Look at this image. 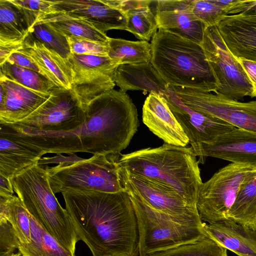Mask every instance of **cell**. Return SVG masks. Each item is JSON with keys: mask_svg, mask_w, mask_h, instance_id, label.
Masks as SVG:
<instances>
[{"mask_svg": "<svg viewBox=\"0 0 256 256\" xmlns=\"http://www.w3.org/2000/svg\"><path fill=\"white\" fill-rule=\"evenodd\" d=\"M150 44V62L168 86L218 91V84L200 44L162 30Z\"/></svg>", "mask_w": 256, "mask_h": 256, "instance_id": "277c9868", "label": "cell"}, {"mask_svg": "<svg viewBox=\"0 0 256 256\" xmlns=\"http://www.w3.org/2000/svg\"><path fill=\"white\" fill-rule=\"evenodd\" d=\"M142 120L156 136L168 144L186 146L189 140L163 96L150 92L142 107Z\"/></svg>", "mask_w": 256, "mask_h": 256, "instance_id": "d6986e66", "label": "cell"}, {"mask_svg": "<svg viewBox=\"0 0 256 256\" xmlns=\"http://www.w3.org/2000/svg\"><path fill=\"white\" fill-rule=\"evenodd\" d=\"M84 105L72 90L56 87L34 113L16 124L37 130L68 132L86 122Z\"/></svg>", "mask_w": 256, "mask_h": 256, "instance_id": "8fae6325", "label": "cell"}, {"mask_svg": "<svg viewBox=\"0 0 256 256\" xmlns=\"http://www.w3.org/2000/svg\"><path fill=\"white\" fill-rule=\"evenodd\" d=\"M108 46V56L119 65H138L150 62L152 46L147 41H130L110 38Z\"/></svg>", "mask_w": 256, "mask_h": 256, "instance_id": "f1b7e54d", "label": "cell"}, {"mask_svg": "<svg viewBox=\"0 0 256 256\" xmlns=\"http://www.w3.org/2000/svg\"><path fill=\"white\" fill-rule=\"evenodd\" d=\"M10 0L18 8L30 30L44 16L54 12L52 8L54 1L42 0Z\"/></svg>", "mask_w": 256, "mask_h": 256, "instance_id": "e575fe53", "label": "cell"}, {"mask_svg": "<svg viewBox=\"0 0 256 256\" xmlns=\"http://www.w3.org/2000/svg\"><path fill=\"white\" fill-rule=\"evenodd\" d=\"M118 160L94 154L88 159L62 162L45 168L54 194L68 191L116 193L126 190L118 172Z\"/></svg>", "mask_w": 256, "mask_h": 256, "instance_id": "52a82bcc", "label": "cell"}, {"mask_svg": "<svg viewBox=\"0 0 256 256\" xmlns=\"http://www.w3.org/2000/svg\"><path fill=\"white\" fill-rule=\"evenodd\" d=\"M246 74L252 86V98H256V61L237 58Z\"/></svg>", "mask_w": 256, "mask_h": 256, "instance_id": "60d3db41", "label": "cell"}, {"mask_svg": "<svg viewBox=\"0 0 256 256\" xmlns=\"http://www.w3.org/2000/svg\"><path fill=\"white\" fill-rule=\"evenodd\" d=\"M118 172L126 190L138 196L149 206L173 216L198 214L196 207L188 205L174 190L147 178L131 174L119 166Z\"/></svg>", "mask_w": 256, "mask_h": 256, "instance_id": "5bb4252c", "label": "cell"}, {"mask_svg": "<svg viewBox=\"0 0 256 256\" xmlns=\"http://www.w3.org/2000/svg\"><path fill=\"white\" fill-rule=\"evenodd\" d=\"M6 62L12 64L32 70L43 75L41 70L32 58L17 51L12 52Z\"/></svg>", "mask_w": 256, "mask_h": 256, "instance_id": "f35d334b", "label": "cell"}, {"mask_svg": "<svg viewBox=\"0 0 256 256\" xmlns=\"http://www.w3.org/2000/svg\"><path fill=\"white\" fill-rule=\"evenodd\" d=\"M204 228L210 238L238 256H256V226L228 220Z\"/></svg>", "mask_w": 256, "mask_h": 256, "instance_id": "7402d4cb", "label": "cell"}, {"mask_svg": "<svg viewBox=\"0 0 256 256\" xmlns=\"http://www.w3.org/2000/svg\"><path fill=\"white\" fill-rule=\"evenodd\" d=\"M30 220L31 242L27 244L20 242L18 248V252L22 256H75L30 214Z\"/></svg>", "mask_w": 256, "mask_h": 256, "instance_id": "4316f807", "label": "cell"}, {"mask_svg": "<svg viewBox=\"0 0 256 256\" xmlns=\"http://www.w3.org/2000/svg\"><path fill=\"white\" fill-rule=\"evenodd\" d=\"M29 28L18 8L0 0V45L22 44Z\"/></svg>", "mask_w": 256, "mask_h": 256, "instance_id": "83f0119b", "label": "cell"}, {"mask_svg": "<svg viewBox=\"0 0 256 256\" xmlns=\"http://www.w3.org/2000/svg\"><path fill=\"white\" fill-rule=\"evenodd\" d=\"M144 256H227L226 249L208 237Z\"/></svg>", "mask_w": 256, "mask_h": 256, "instance_id": "d6a6232c", "label": "cell"}, {"mask_svg": "<svg viewBox=\"0 0 256 256\" xmlns=\"http://www.w3.org/2000/svg\"><path fill=\"white\" fill-rule=\"evenodd\" d=\"M0 76L39 92L50 94L56 87L53 82L40 73L10 64L7 62L0 65Z\"/></svg>", "mask_w": 256, "mask_h": 256, "instance_id": "1f68e13d", "label": "cell"}, {"mask_svg": "<svg viewBox=\"0 0 256 256\" xmlns=\"http://www.w3.org/2000/svg\"><path fill=\"white\" fill-rule=\"evenodd\" d=\"M66 61L72 72L71 90L84 106L102 93L114 89V74L120 65L108 56L72 53Z\"/></svg>", "mask_w": 256, "mask_h": 256, "instance_id": "7c38bea8", "label": "cell"}, {"mask_svg": "<svg viewBox=\"0 0 256 256\" xmlns=\"http://www.w3.org/2000/svg\"><path fill=\"white\" fill-rule=\"evenodd\" d=\"M169 88V87H168ZM168 106L189 140L196 155L200 156L202 145L236 128L218 118L204 115L188 108L169 88L165 97Z\"/></svg>", "mask_w": 256, "mask_h": 256, "instance_id": "4fadbf2b", "label": "cell"}, {"mask_svg": "<svg viewBox=\"0 0 256 256\" xmlns=\"http://www.w3.org/2000/svg\"><path fill=\"white\" fill-rule=\"evenodd\" d=\"M20 244L12 226L6 219H0V256H10Z\"/></svg>", "mask_w": 256, "mask_h": 256, "instance_id": "74e56055", "label": "cell"}, {"mask_svg": "<svg viewBox=\"0 0 256 256\" xmlns=\"http://www.w3.org/2000/svg\"><path fill=\"white\" fill-rule=\"evenodd\" d=\"M22 44L0 45V65L6 62L9 56L20 49Z\"/></svg>", "mask_w": 256, "mask_h": 256, "instance_id": "b9f144b4", "label": "cell"}, {"mask_svg": "<svg viewBox=\"0 0 256 256\" xmlns=\"http://www.w3.org/2000/svg\"><path fill=\"white\" fill-rule=\"evenodd\" d=\"M26 36L40 42L66 60L72 54L66 37L46 23L36 22Z\"/></svg>", "mask_w": 256, "mask_h": 256, "instance_id": "836d02e7", "label": "cell"}, {"mask_svg": "<svg viewBox=\"0 0 256 256\" xmlns=\"http://www.w3.org/2000/svg\"><path fill=\"white\" fill-rule=\"evenodd\" d=\"M238 0H212V2L216 5L224 8H228Z\"/></svg>", "mask_w": 256, "mask_h": 256, "instance_id": "ee69618b", "label": "cell"}, {"mask_svg": "<svg viewBox=\"0 0 256 256\" xmlns=\"http://www.w3.org/2000/svg\"><path fill=\"white\" fill-rule=\"evenodd\" d=\"M0 196H14V190L10 180L0 175Z\"/></svg>", "mask_w": 256, "mask_h": 256, "instance_id": "7bdbcfd3", "label": "cell"}, {"mask_svg": "<svg viewBox=\"0 0 256 256\" xmlns=\"http://www.w3.org/2000/svg\"><path fill=\"white\" fill-rule=\"evenodd\" d=\"M180 101L204 115L222 120L235 128L256 133V100L240 102L219 94L168 86Z\"/></svg>", "mask_w": 256, "mask_h": 256, "instance_id": "30bf717a", "label": "cell"}, {"mask_svg": "<svg viewBox=\"0 0 256 256\" xmlns=\"http://www.w3.org/2000/svg\"><path fill=\"white\" fill-rule=\"evenodd\" d=\"M46 154L37 146L0 132V175L10 180L39 164Z\"/></svg>", "mask_w": 256, "mask_h": 256, "instance_id": "603a6c76", "label": "cell"}, {"mask_svg": "<svg viewBox=\"0 0 256 256\" xmlns=\"http://www.w3.org/2000/svg\"><path fill=\"white\" fill-rule=\"evenodd\" d=\"M109 6L120 12L127 22L126 30L140 40L147 41L158 30L152 3L146 0H101Z\"/></svg>", "mask_w": 256, "mask_h": 256, "instance_id": "d4e9b609", "label": "cell"}, {"mask_svg": "<svg viewBox=\"0 0 256 256\" xmlns=\"http://www.w3.org/2000/svg\"><path fill=\"white\" fill-rule=\"evenodd\" d=\"M200 45L219 86L216 93L236 100L250 96L252 84L238 59L225 46L215 25L206 28Z\"/></svg>", "mask_w": 256, "mask_h": 256, "instance_id": "9c48e42d", "label": "cell"}, {"mask_svg": "<svg viewBox=\"0 0 256 256\" xmlns=\"http://www.w3.org/2000/svg\"><path fill=\"white\" fill-rule=\"evenodd\" d=\"M10 256H22V254L20 252H18V253H16V254H13Z\"/></svg>", "mask_w": 256, "mask_h": 256, "instance_id": "f6af8a7d", "label": "cell"}, {"mask_svg": "<svg viewBox=\"0 0 256 256\" xmlns=\"http://www.w3.org/2000/svg\"><path fill=\"white\" fill-rule=\"evenodd\" d=\"M236 14L256 15V0H238L227 10V15Z\"/></svg>", "mask_w": 256, "mask_h": 256, "instance_id": "ab89813d", "label": "cell"}, {"mask_svg": "<svg viewBox=\"0 0 256 256\" xmlns=\"http://www.w3.org/2000/svg\"><path fill=\"white\" fill-rule=\"evenodd\" d=\"M114 80L120 91L142 90L164 98L169 93L164 82L151 62L146 64L120 65L115 71Z\"/></svg>", "mask_w": 256, "mask_h": 256, "instance_id": "cb8c5ba5", "label": "cell"}, {"mask_svg": "<svg viewBox=\"0 0 256 256\" xmlns=\"http://www.w3.org/2000/svg\"><path fill=\"white\" fill-rule=\"evenodd\" d=\"M66 38L71 52L72 54L108 56V44L99 43L82 38L72 36H68L66 37Z\"/></svg>", "mask_w": 256, "mask_h": 256, "instance_id": "8d00e7d4", "label": "cell"}, {"mask_svg": "<svg viewBox=\"0 0 256 256\" xmlns=\"http://www.w3.org/2000/svg\"><path fill=\"white\" fill-rule=\"evenodd\" d=\"M56 12L82 20L106 34L111 30L127 29L126 20L119 10L101 0H65L54 1Z\"/></svg>", "mask_w": 256, "mask_h": 256, "instance_id": "e0dca14e", "label": "cell"}, {"mask_svg": "<svg viewBox=\"0 0 256 256\" xmlns=\"http://www.w3.org/2000/svg\"><path fill=\"white\" fill-rule=\"evenodd\" d=\"M228 219L256 226V172L241 186L228 213Z\"/></svg>", "mask_w": 256, "mask_h": 256, "instance_id": "f546056e", "label": "cell"}, {"mask_svg": "<svg viewBox=\"0 0 256 256\" xmlns=\"http://www.w3.org/2000/svg\"><path fill=\"white\" fill-rule=\"evenodd\" d=\"M86 120L70 131L83 152L120 158L139 126L136 106L126 93L114 89L105 92L84 105Z\"/></svg>", "mask_w": 256, "mask_h": 256, "instance_id": "7a4b0ae2", "label": "cell"}, {"mask_svg": "<svg viewBox=\"0 0 256 256\" xmlns=\"http://www.w3.org/2000/svg\"><path fill=\"white\" fill-rule=\"evenodd\" d=\"M204 156L256 168V133L236 128L212 142L202 144L198 162L203 163Z\"/></svg>", "mask_w": 256, "mask_h": 256, "instance_id": "2e32d148", "label": "cell"}, {"mask_svg": "<svg viewBox=\"0 0 256 256\" xmlns=\"http://www.w3.org/2000/svg\"><path fill=\"white\" fill-rule=\"evenodd\" d=\"M256 172V168L230 163L202 183L196 208L202 221L215 223L228 220V213L244 182Z\"/></svg>", "mask_w": 256, "mask_h": 256, "instance_id": "ba28073f", "label": "cell"}, {"mask_svg": "<svg viewBox=\"0 0 256 256\" xmlns=\"http://www.w3.org/2000/svg\"><path fill=\"white\" fill-rule=\"evenodd\" d=\"M190 6L194 15L206 26H214L227 15V9L216 5L212 0H192Z\"/></svg>", "mask_w": 256, "mask_h": 256, "instance_id": "d590c367", "label": "cell"}, {"mask_svg": "<svg viewBox=\"0 0 256 256\" xmlns=\"http://www.w3.org/2000/svg\"><path fill=\"white\" fill-rule=\"evenodd\" d=\"M198 163L191 146L166 143L120 154L118 161V165L128 172L174 190L194 207H196L202 183Z\"/></svg>", "mask_w": 256, "mask_h": 256, "instance_id": "3957f363", "label": "cell"}, {"mask_svg": "<svg viewBox=\"0 0 256 256\" xmlns=\"http://www.w3.org/2000/svg\"><path fill=\"white\" fill-rule=\"evenodd\" d=\"M0 219L10 223L20 243H30V214L18 196H0Z\"/></svg>", "mask_w": 256, "mask_h": 256, "instance_id": "4dcf8cb0", "label": "cell"}, {"mask_svg": "<svg viewBox=\"0 0 256 256\" xmlns=\"http://www.w3.org/2000/svg\"><path fill=\"white\" fill-rule=\"evenodd\" d=\"M62 194L74 230L93 256H138V226L129 193Z\"/></svg>", "mask_w": 256, "mask_h": 256, "instance_id": "6da1fadb", "label": "cell"}, {"mask_svg": "<svg viewBox=\"0 0 256 256\" xmlns=\"http://www.w3.org/2000/svg\"><path fill=\"white\" fill-rule=\"evenodd\" d=\"M14 192L30 214L64 248L74 254L80 240L66 209L50 186L46 171L35 164L10 179Z\"/></svg>", "mask_w": 256, "mask_h": 256, "instance_id": "5b68a950", "label": "cell"}, {"mask_svg": "<svg viewBox=\"0 0 256 256\" xmlns=\"http://www.w3.org/2000/svg\"><path fill=\"white\" fill-rule=\"evenodd\" d=\"M128 192L138 222L140 256L208 237L204 228L205 222L202 220L199 214H168L149 206L138 196Z\"/></svg>", "mask_w": 256, "mask_h": 256, "instance_id": "8992f818", "label": "cell"}, {"mask_svg": "<svg viewBox=\"0 0 256 256\" xmlns=\"http://www.w3.org/2000/svg\"><path fill=\"white\" fill-rule=\"evenodd\" d=\"M6 90L4 103L0 106V124H12L26 118L50 97V94L35 91L0 76Z\"/></svg>", "mask_w": 256, "mask_h": 256, "instance_id": "ffe728a7", "label": "cell"}, {"mask_svg": "<svg viewBox=\"0 0 256 256\" xmlns=\"http://www.w3.org/2000/svg\"><path fill=\"white\" fill-rule=\"evenodd\" d=\"M230 52L236 58L256 61V15H227L215 24Z\"/></svg>", "mask_w": 256, "mask_h": 256, "instance_id": "ac0fdd59", "label": "cell"}, {"mask_svg": "<svg viewBox=\"0 0 256 256\" xmlns=\"http://www.w3.org/2000/svg\"><path fill=\"white\" fill-rule=\"evenodd\" d=\"M37 22L46 23L66 37L72 36L108 44L110 38L86 22L67 14L54 11Z\"/></svg>", "mask_w": 256, "mask_h": 256, "instance_id": "484cf974", "label": "cell"}, {"mask_svg": "<svg viewBox=\"0 0 256 256\" xmlns=\"http://www.w3.org/2000/svg\"><path fill=\"white\" fill-rule=\"evenodd\" d=\"M32 58L42 74L58 88L71 90L72 72L66 60L54 51L28 36L22 46L16 50Z\"/></svg>", "mask_w": 256, "mask_h": 256, "instance_id": "44dd1931", "label": "cell"}, {"mask_svg": "<svg viewBox=\"0 0 256 256\" xmlns=\"http://www.w3.org/2000/svg\"><path fill=\"white\" fill-rule=\"evenodd\" d=\"M192 0H153L158 30L201 44L207 27L192 12Z\"/></svg>", "mask_w": 256, "mask_h": 256, "instance_id": "9a60e30c", "label": "cell"}]
</instances>
